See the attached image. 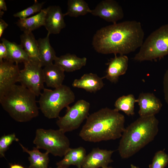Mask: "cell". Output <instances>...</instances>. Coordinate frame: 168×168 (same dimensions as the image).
Masks as SVG:
<instances>
[{
	"mask_svg": "<svg viewBox=\"0 0 168 168\" xmlns=\"http://www.w3.org/2000/svg\"><path fill=\"white\" fill-rule=\"evenodd\" d=\"M144 35L140 22L126 21L98 30L93 35L92 45L100 54L125 55L141 47Z\"/></svg>",
	"mask_w": 168,
	"mask_h": 168,
	"instance_id": "6da1fadb",
	"label": "cell"
},
{
	"mask_svg": "<svg viewBox=\"0 0 168 168\" xmlns=\"http://www.w3.org/2000/svg\"><path fill=\"white\" fill-rule=\"evenodd\" d=\"M125 117L115 109L103 108L89 115L79 133L85 141L96 142L120 138Z\"/></svg>",
	"mask_w": 168,
	"mask_h": 168,
	"instance_id": "7a4b0ae2",
	"label": "cell"
},
{
	"mask_svg": "<svg viewBox=\"0 0 168 168\" xmlns=\"http://www.w3.org/2000/svg\"><path fill=\"white\" fill-rule=\"evenodd\" d=\"M158 124L155 115L139 117L125 128L118 147L120 157L129 158L152 141L158 133Z\"/></svg>",
	"mask_w": 168,
	"mask_h": 168,
	"instance_id": "3957f363",
	"label": "cell"
},
{
	"mask_svg": "<svg viewBox=\"0 0 168 168\" xmlns=\"http://www.w3.org/2000/svg\"><path fill=\"white\" fill-rule=\"evenodd\" d=\"M36 96L26 87L15 84L0 94V103L13 119L26 122L39 115Z\"/></svg>",
	"mask_w": 168,
	"mask_h": 168,
	"instance_id": "277c9868",
	"label": "cell"
},
{
	"mask_svg": "<svg viewBox=\"0 0 168 168\" xmlns=\"http://www.w3.org/2000/svg\"><path fill=\"white\" fill-rule=\"evenodd\" d=\"M74 93L70 88L65 85L54 90L44 88L40 95L38 101L39 109L47 118H58L61 110L75 100Z\"/></svg>",
	"mask_w": 168,
	"mask_h": 168,
	"instance_id": "5b68a950",
	"label": "cell"
},
{
	"mask_svg": "<svg viewBox=\"0 0 168 168\" xmlns=\"http://www.w3.org/2000/svg\"><path fill=\"white\" fill-rule=\"evenodd\" d=\"M133 59L152 61L168 55V23L152 32L143 42Z\"/></svg>",
	"mask_w": 168,
	"mask_h": 168,
	"instance_id": "8992f818",
	"label": "cell"
},
{
	"mask_svg": "<svg viewBox=\"0 0 168 168\" xmlns=\"http://www.w3.org/2000/svg\"><path fill=\"white\" fill-rule=\"evenodd\" d=\"M65 133L58 129L38 128L33 143L36 147L45 150L54 156H64L70 148V142Z\"/></svg>",
	"mask_w": 168,
	"mask_h": 168,
	"instance_id": "52a82bcc",
	"label": "cell"
},
{
	"mask_svg": "<svg viewBox=\"0 0 168 168\" xmlns=\"http://www.w3.org/2000/svg\"><path fill=\"white\" fill-rule=\"evenodd\" d=\"M90 105L83 100L77 101L71 107L67 109V112L59 117L56 123L59 129L65 133L78 128L89 116Z\"/></svg>",
	"mask_w": 168,
	"mask_h": 168,
	"instance_id": "ba28073f",
	"label": "cell"
},
{
	"mask_svg": "<svg viewBox=\"0 0 168 168\" xmlns=\"http://www.w3.org/2000/svg\"><path fill=\"white\" fill-rule=\"evenodd\" d=\"M24 64V68L20 71L19 82L38 96L44 88L43 69L40 64L30 60Z\"/></svg>",
	"mask_w": 168,
	"mask_h": 168,
	"instance_id": "9c48e42d",
	"label": "cell"
},
{
	"mask_svg": "<svg viewBox=\"0 0 168 168\" xmlns=\"http://www.w3.org/2000/svg\"><path fill=\"white\" fill-rule=\"evenodd\" d=\"M113 24L122 19L124 14L122 7L114 0H104L100 2L91 13Z\"/></svg>",
	"mask_w": 168,
	"mask_h": 168,
	"instance_id": "30bf717a",
	"label": "cell"
},
{
	"mask_svg": "<svg viewBox=\"0 0 168 168\" xmlns=\"http://www.w3.org/2000/svg\"><path fill=\"white\" fill-rule=\"evenodd\" d=\"M114 151L93 148L86 155L82 163V168H104L108 166L113 161L111 159Z\"/></svg>",
	"mask_w": 168,
	"mask_h": 168,
	"instance_id": "8fae6325",
	"label": "cell"
},
{
	"mask_svg": "<svg viewBox=\"0 0 168 168\" xmlns=\"http://www.w3.org/2000/svg\"><path fill=\"white\" fill-rule=\"evenodd\" d=\"M20 71L17 64L7 60L0 62V94L19 82Z\"/></svg>",
	"mask_w": 168,
	"mask_h": 168,
	"instance_id": "7c38bea8",
	"label": "cell"
},
{
	"mask_svg": "<svg viewBox=\"0 0 168 168\" xmlns=\"http://www.w3.org/2000/svg\"><path fill=\"white\" fill-rule=\"evenodd\" d=\"M64 14L58 6H51L47 8L44 26L50 34L59 33L66 26Z\"/></svg>",
	"mask_w": 168,
	"mask_h": 168,
	"instance_id": "4fadbf2b",
	"label": "cell"
},
{
	"mask_svg": "<svg viewBox=\"0 0 168 168\" xmlns=\"http://www.w3.org/2000/svg\"><path fill=\"white\" fill-rule=\"evenodd\" d=\"M137 102L139 106L138 113L140 117L155 115L159 112L162 106L160 100L152 93H141Z\"/></svg>",
	"mask_w": 168,
	"mask_h": 168,
	"instance_id": "5bb4252c",
	"label": "cell"
},
{
	"mask_svg": "<svg viewBox=\"0 0 168 168\" xmlns=\"http://www.w3.org/2000/svg\"><path fill=\"white\" fill-rule=\"evenodd\" d=\"M106 64L108 67L106 74L102 78H105L111 82L116 83L120 76L126 72L128 66V58L125 55H120L117 56L114 55Z\"/></svg>",
	"mask_w": 168,
	"mask_h": 168,
	"instance_id": "9a60e30c",
	"label": "cell"
},
{
	"mask_svg": "<svg viewBox=\"0 0 168 168\" xmlns=\"http://www.w3.org/2000/svg\"><path fill=\"white\" fill-rule=\"evenodd\" d=\"M102 79L96 74L85 73L80 78L75 79L72 86L74 87L84 89L87 91L95 92L104 86Z\"/></svg>",
	"mask_w": 168,
	"mask_h": 168,
	"instance_id": "2e32d148",
	"label": "cell"
},
{
	"mask_svg": "<svg viewBox=\"0 0 168 168\" xmlns=\"http://www.w3.org/2000/svg\"><path fill=\"white\" fill-rule=\"evenodd\" d=\"M85 149L82 147L70 148L63 156V159L57 162L56 165L60 168H68L73 165L77 168H82V166L86 156Z\"/></svg>",
	"mask_w": 168,
	"mask_h": 168,
	"instance_id": "e0dca14e",
	"label": "cell"
},
{
	"mask_svg": "<svg viewBox=\"0 0 168 168\" xmlns=\"http://www.w3.org/2000/svg\"><path fill=\"white\" fill-rule=\"evenodd\" d=\"M44 82L49 87L56 88L63 85L64 71L59 66L52 63L43 68Z\"/></svg>",
	"mask_w": 168,
	"mask_h": 168,
	"instance_id": "ac0fdd59",
	"label": "cell"
},
{
	"mask_svg": "<svg viewBox=\"0 0 168 168\" xmlns=\"http://www.w3.org/2000/svg\"><path fill=\"white\" fill-rule=\"evenodd\" d=\"M87 58H80L75 54L68 53L60 57H57L54 64L61 67L64 72H72L80 69L86 65Z\"/></svg>",
	"mask_w": 168,
	"mask_h": 168,
	"instance_id": "d6986e66",
	"label": "cell"
},
{
	"mask_svg": "<svg viewBox=\"0 0 168 168\" xmlns=\"http://www.w3.org/2000/svg\"><path fill=\"white\" fill-rule=\"evenodd\" d=\"M49 35L48 33L45 37L40 38L37 40L40 65L42 67L53 63L57 57L55 50L50 45Z\"/></svg>",
	"mask_w": 168,
	"mask_h": 168,
	"instance_id": "ffe728a7",
	"label": "cell"
},
{
	"mask_svg": "<svg viewBox=\"0 0 168 168\" xmlns=\"http://www.w3.org/2000/svg\"><path fill=\"white\" fill-rule=\"evenodd\" d=\"M2 42L6 47L8 52L6 60L16 64L24 63L30 60L29 56L21 45L11 42L5 38L1 39Z\"/></svg>",
	"mask_w": 168,
	"mask_h": 168,
	"instance_id": "44dd1931",
	"label": "cell"
},
{
	"mask_svg": "<svg viewBox=\"0 0 168 168\" xmlns=\"http://www.w3.org/2000/svg\"><path fill=\"white\" fill-rule=\"evenodd\" d=\"M47 8L42 9L37 14L23 20H18L16 24L23 32H31L44 26Z\"/></svg>",
	"mask_w": 168,
	"mask_h": 168,
	"instance_id": "7402d4cb",
	"label": "cell"
},
{
	"mask_svg": "<svg viewBox=\"0 0 168 168\" xmlns=\"http://www.w3.org/2000/svg\"><path fill=\"white\" fill-rule=\"evenodd\" d=\"M20 44L28 55L30 60L40 64L37 40L32 33L23 32L20 36Z\"/></svg>",
	"mask_w": 168,
	"mask_h": 168,
	"instance_id": "603a6c76",
	"label": "cell"
},
{
	"mask_svg": "<svg viewBox=\"0 0 168 168\" xmlns=\"http://www.w3.org/2000/svg\"><path fill=\"white\" fill-rule=\"evenodd\" d=\"M23 152L29 155L28 160L30 164L28 168H48L49 161V153L41 152L39 149L34 147L32 150H29L22 144L19 143Z\"/></svg>",
	"mask_w": 168,
	"mask_h": 168,
	"instance_id": "cb8c5ba5",
	"label": "cell"
},
{
	"mask_svg": "<svg viewBox=\"0 0 168 168\" xmlns=\"http://www.w3.org/2000/svg\"><path fill=\"white\" fill-rule=\"evenodd\" d=\"M68 9L64 13L65 16L77 17L91 13L88 3L84 0H69L68 1Z\"/></svg>",
	"mask_w": 168,
	"mask_h": 168,
	"instance_id": "d4e9b609",
	"label": "cell"
},
{
	"mask_svg": "<svg viewBox=\"0 0 168 168\" xmlns=\"http://www.w3.org/2000/svg\"><path fill=\"white\" fill-rule=\"evenodd\" d=\"M137 99L132 94L123 96L115 101L114 105L115 109L121 111L128 116L133 115L134 113V105Z\"/></svg>",
	"mask_w": 168,
	"mask_h": 168,
	"instance_id": "484cf974",
	"label": "cell"
},
{
	"mask_svg": "<svg viewBox=\"0 0 168 168\" xmlns=\"http://www.w3.org/2000/svg\"><path fill=\"white\" fill-rule=\"evenodd\" d=\"M45 2H39L37 0H35L34 3L32 6L14 14L13 16L19 18L20 20L28 18L32 15L40 12L42 9V6Z\"/></svg>",
	"mask_w": 168,
	"mask_h": 168,
	"instance_id": "4316f807",
	"label": "cell"
},
{
	"mask_svg": "<svg viewBox=\"0 0 168 168\" xmlns=\"http://www.w3.org/2000/svg\"><path fill=\"white\" fill-rule=\"evenodd\" d=\"M168 164V155L164 151L160 150L156 152L152 163L149 165V168H165Z\"/></svg>",
	"mask_w": 168,
	"mask_h": 168,
	"instance_id": "83f0119b",
	"label": "cell"
},
{
	"mask_svg": "<svg viewBox=\"0 0 168 168\" xmlns=\"http://www.w3.org/2000/svg\"><path fill=\"white\" fill-rule=\"evenodd\" d=\"M19 141V139L14 133L1 136L0 138V157H4L5 152L12 143Z\"/></svg>",
	"mask_w": 168,
	"mask_h": 168,
	"instance_id": "f1b7e54d",
	"label": "cell"
},
{
	"mask_svg": "<svg viewBox=\"0 0 168 168\" xmlns=\"http://www.w3.org/2000/svg\"><path fill=\"white\" fill-rule=\"evenodd\" d=\"M163 90L165 100L168 104V68L166 71L163 79Z\"/></svg>",
	"mask_w": 168,
	"mask_h": 168,
	"instance_id": "f546056e",
	"label": "cell"
},
{
	"mask_svg": "<svg viewBox=\"0 0 168 168\" xmlns=\"http://www.w3.org/2000/svg\"><path fill=\"white\" fill-rule=\"evenodd\" d=\"M8 52L6 47L2 42L0 43V62L7 59Z\"/></svg>",
	"mask_w": 168,
	"mask_h": 168,
	"instance_id": "4dcf8cb0",
	"label": "cell"
},
{
	"mask_svg": "<svg viewBox=\"0 0 168 168\" xmlns=\"http://www.w3.org/2000/svg\"><path fill=\"white\" fill-rule=\"evenodd\" d=\"M8 26V24L1 18L0 19V37L1 38L5 30Z\"/></svg>",
	"mask_w": 168,
	"mask_h": 168,
	"instance_id": "1f68e13d",
	"label": "cell"
},
{
	"mask_svg": "<svg viewBox=\"0 0 168 168\" xmlns=\"http://www.w3.org/2000/svg\"><path fill=\"white\" fill-rule=\"evenodd\" d=\"M7 8L6 4L4 0H0V11L2 10L6 11Z\"/></svg>",
	"mask_w": 168,
	"mask_h": 168,
	"instance_id": "d6a6232c",
	"label": "cell"
},
{
	"mask_svg": "<svg viewBox=\"0 0 168 168\" xmlns=\"http://www.w3.org/2000/svg\"><path fill=\"white\" fill-rule=\"evenodd\" d=\"M10 168H25L22 166L17 164H11Z\"/></svg>",
	"mask_w": 168,
	"mask_h": 168,
	"instance_id": "836d02e7",
	"label": "cell"
},
{
	"mask_svg": "<svg viewBox=\"0 0 168 168\" xmlns=\"http://www.w3.org/2000/svg\"><path fill=\"white\" fill-rule=\"evenodd\" d=\"M131 168H140L136 166L133 164H131L130 165Z\"/></svg>",
	"mask_w": 168,
	"mask_h": 168,
	"instance_id": "e575fe53",
	"label": "cell"
},
{
	"mask_svg": "<svg viewBox=\"0 0 168 168\" xmlns=\"http://www.w3.org/2000/svg\"><path fill=\"white\" fill-rule=\"evenodd\" d=\"M114 168L111 166H108L106 167H105V168Z\"/></svg>",
	"mask_w": 168,
	"mask_h": 168,
	"instance_id": "d590c367",
	"label": "cell"
},
{
	"mask_svg": "<svg viewBox=\"0 0 168 168\" xmlns=\"http://www.w3.org/2000/svg\"><path fill=\"white\" fill-rule=\"evenodd\" d=\"M48 168H52L50 167H49V168L48 167ZM60 168L57 166V167L56 168Z\"/></svg>",
	"mask_w": 168,
	"mask_h": 168,
	"instance_id": "8d00e7d4",
	"label": "cell"
}]
</instances>
